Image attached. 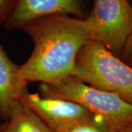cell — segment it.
<instances>
[{
    "instance_id": "1",
    "label": "cell",
    "mask_w": 132,
    "mask_h": 132,
    "mask_svg": "<svg viewBox=\"0 0 132 132\" xmlns=\"http://www.w3.org/2000/svg\"><path fill=\"white\" fill-rule=\"evenodd\" d=\"M22 29L34 42L32 54L20 65L24 79L56 85L72 76L77 55L89 40L83 19L50 15L34 19Z\"/></svg>"
},
{
    "instance_id": "3",
    "label": "cell",
    "mask_w": 132,
    "mask_h": 132,
    "mask_svg": "<svg viewBox=\"0 0 132 132\" xmlns=\"http://www.w3.org/2000/svg\"><path fill=\"white\" fill-rule=\"evenodd\" d=\"M42 97L62 99L83 106L104 120L114 132L132 124V104L118 95L98 90L70 76L56 85L40 84Z\"/></svg>"
},
{
    "instance_id": "7",
    "label": "cell",
    "mask_w": 132,
    "mask_h": 132,
    "mask_svg": "<svg viewBox=\"0 0 132 132\" xmlns=\"http://www.w3.org/2000/svg\"><path fill=\"white\" fill-rule=\"evenodd\" d=\"M28 82L20 73V65L10 60L0 44V117L7 120L13 104L27 90Z\"/></svg>"
},
{
    "instance_id": "11",
    "label": "cell",
    "mask_w": 132,
    "mask_h": 132,
    "mask_svg": "<svg viewBox=\"0 0 132 132\" xmlns=\"http://www.w3.org/2000/svg\"><path fill=\"white\" fill-rule=\"evenodd\" d=\"M120 54L123 57V61L132 66V32L127 38Z\"/></svg>"
},
{
    "instance_id": "14",
    "label": "cell",
    "mask_w": 132,
    "mask_h": 132,
    "mask_svg": "<svg viewBox=\"0 0 132 132\" xmlns=\"http://www.w3.org/2000/svg\"><path fill=\"white\" fill-rule=\"evenodd\" d=\"M0 132H3L2 131V128H0Z\"/></svg>"
},
{
    "instance_id": "9",
    "label": "cell",
    "mask_w": 132,
    "mask_h": 132,
    "mask_svg": "<svg viewBox=\"0 0 132 132\" xmlns=\"http://www.w3.org/2000/svg\"><path fill=\"white\" fill-rule=\"evenodd\" d=\"M61 132H114L107 123L96 115L77 123Z\"/></svg>"
},
{
    "instance_id": "4",
    "label": "cell",
    "mask_w": 132,
    "mask_h": 132,
    "mask_svg": "<svg viewBox=\"0 0 132 132\" xmlns=\"http://www.w3.org/2000/svg\"><path fill=\"white\" fill-rule=\"evenodd\" d=\"M83 20L89 40L119 54L132 32V7L128 0H93Z\"/></svg>"
},
{
    "instance_id": "6",
    "label": "cell",
    "mask_w": 132,
    "mask_h": 132,
    "mask_svg": "<svg viewBox=\"0 0 132 132\" xmlns=\"http://www.w3.org/2000/svg\"><path fill=\"white\" fill-rule=\"evenodd\" d=\"M85 0H16L5 27L8 30L22 29L25 24L39 17L50 15H68L85 19Z\"/></svg>"
},
{
    "instance_id": "5",
    "label": "cell",
    "mask_w": 132,
    "mask_h": 132,
    "mask_svg": "<svg viewBox=\"0 0 132 132\" xmlns=\"http://www.w3.org/2000/svg\"><path fill=\"white\" fill-rule=\"evenodd\" d=\"M52 132H61L93 114L79 104L62 99L46 98L27 90L19 99Z\"/></svg>"
},
{
    "instance_id": "12",
    "label": "cell",
    "mask_w": 132,
    "mask_h": 132,
    "mask_svg": "<svg viewBox=\"0 0 132 132\" xmlns=\"http://www.w3.org/2000/svg\"><path fill=\"white\" fill-rule=\"evenodd\" d=\"M118 132H132V124H130L127 126L123 128L122 129L119 130Z\"/></svg>"
},
{
    "instance_id": "8",
    "label": "cell",
    "mask_w": 132,
    "mask_h": 132,
    "mask_svg": "<svg viewBox=\"0 0 132 132\" xmlns=\"http://www.w3.org/2000/svg\"><path fill=\"white\" fill-rule=\"evenodd\" d=\"M3 132H52L32 111L18 100L13 104Z\"/></svg>"
},
{
    "instance_id": "13",
    "label": "cell",
    "mask_w": 132,
    "mask_h": 132,
    "mask_svg": "<svg viewBox=\"0 0 132 132\" xmlns=\"http://www.w3.org/2000/svg\"><path fill=\"white\" fill-rule=\"evenodd\" d=\"M128 2H129L130 5H131V7H132V0H128Z\"/></svg>"
},
{
    "instance_id": "2",
    "label": "cell",
    "mask_w": 132,
    "mask_h": 132,
    "mask_svg": "<svg viewBox=\"0 0 132 132\" xmlns=\"http://www.w3.org/2000/svg\"><path fill=\"white\" fill-rule=\"evenodd\" d=\"M72 76L94 88L118 95L132 104V66L100 43L89 40L81 48Z\"/></svg>"
},
{
    "instance_id": "10",
    "label": "cell",
    "mask_w": 132,
    "mask_h": 132,
    "mask_svg": "<svg viewBox=\"0 0 132 132\" xmlns=\"http://www.w3.org/2000/svg\"><path fill=\"white\" fill-rule=\"evenodd\" d=\"M16 0H0V24H4L10 14Z\"/></svg>"
}]
</instances>
